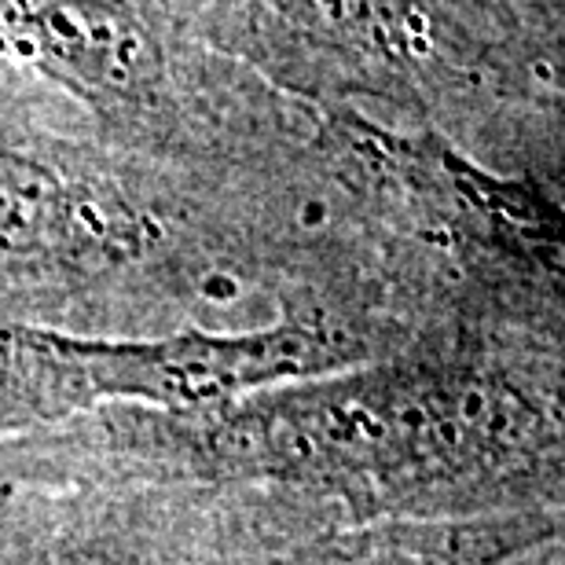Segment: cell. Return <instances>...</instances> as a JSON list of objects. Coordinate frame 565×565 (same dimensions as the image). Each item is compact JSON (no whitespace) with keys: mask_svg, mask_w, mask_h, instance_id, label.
I'll use <instances>...</instances> for the list:
<instances>
[{"mask_svg":"<svg viewBox=\"0 0 565 565\" xmlns=\"http://www.w3.org/2000/svg\"><path fill=\"white\" fill-rule=\"evenodd\" d=\"M177 228L166 202L104 154L0 137V316L71 301L162 265Z\"/></svg>","mask_w":565,"mask_h":565,"instance_id":"obj_5","label":"cell"},{"mask_svg":"<svg viewBox=\"0 0 565 565\" xmlns=\"http://www.w3.org/2000/svg\"><path fill=\"white\" fill-rule=\"evenodd\" d=\"M342 184L390 235L434 257L451 316L562 334V206L544 180L500 177L434 126L382 129L327 110Z\"/></svg>","mask_w":565,"mask_h":565,"instance_id":"obj_3","label":"cell"},{"mask_svg":"<svg viewBox=\"0 0 565 565\" xmlns=\"http://www.w3.org/2000/svg\"><path fill=\"white\" fill-rule=\"evenodd\" d=\"M151 540L140 495L99 503L85 514H30L0 489V565H132Z\"/></svg>","mask_w":565,"mask_h":565,"instance_id":"obj_8","label":"cell"},{"mask_svg":"<svg viewBox=\"0 0 565 565\" xmlns=\"http://www.w3.org/2000/svg\"><path fill=\"white\" fill-rule=\"evenodd\" d=\"M217 49L331 110L345 99L434 118L492 93V44L456 0H184Z\"/></svg>","mask_w":565,"mask_h":565,"instance_id":"obj_4","label":"cell"},{"mask_svg":"<svg viewBox=\"0 0 565 565\" xmlns=\"http://www.w3.org/2000/svg\"><path fill=\"white\" fill-rule=\"evenodd\" d=\"M544 565H562V547H558L555 555H551V562H544Z\"/></svg>","mask_w":565,"mask_h":565,"instance_id":"obj_9","label":"cell"},{"mask_svg":"<svg viewBox=\"0 0 565 565\" xmlns=\"http://www.w3.org/2000/svg\"><path fill=\"white\" fill-rule=\"evenodd\" d=\"M415 331L353 298L294 301L232 331L96 334L0 316V445L99 412H188L375 360Z\"/></svg>","mask_w":565,"mask_h":565,"instance_id":"obj_2","label":"cell"},{"mask_svg":"<svg viewBox=\"0 0 565 565\" xmlns=\"http://www.w3.org/2000/svg\"><path fill=\"white\" fill-rule=\"evenodd\" d=\"M0 60L71 93L132 151L199 154L173 55L137 0H0Z\"/></svg>","mask_w":565,"mask_h":565,"instance_id":"obj_6","label":"cell"},{"mask_svg":"<svg viewBox=\"0 0 565 565\" xmlns=\"http://www.w3.org/2000/svg\"><path fill=\"white\" fill-rule=\"evenodd\" d=\"M562 334L434 320L364 364L0 445V484L199 489L309 525L562 511Z\"/></svg>","mask_w":565,"mask_h":565,"instance_id":"obj_1","label":"cell"},{"mask_svg":"<svg viewBox=\"0 0 565 565\" xmlns=\"http://www.w3.org/2000/svg\"><path fill=\"white\" fill-rule=\"evenodd\" d=\"M210 525L188 518L132 565H514L562 540V511L445 518V522L305 525L232 500Z\"/></svg>","mask_w":565,"mask_h":565,"instance_id":"obj_7","label":"cell"}]
</instances>
